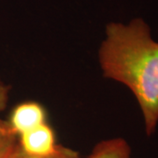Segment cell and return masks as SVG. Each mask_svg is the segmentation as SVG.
Instances as JSON below:
<instances>
[{
    "mask_svg": "<svg viewBox=\"0 0 158 158\" xmlns=\"http://www.w3.org/2000/svg\"><path fill=\"white\" fill-rule=\"evenodd\" d=\"M103 76L134 93L144 118L147 135L158 124V42L141 18L128 24L112 22L98 52Z\"/></svg>",
    "mask_w": 158,
    "mask_h": 158,
    "instance_id": "1",
    "label": "cell"
},
{
    "mask_svg": "<svg viewBox=\"0 0 158 158\" xmlns=\"http://www.w3.org/2000/svg\"><path fill=\"white\" fill-rule=\"evenodd\" d=\"M6 120L13 133L19 137L47 123L48 113L39 102L24 101L11 109Z\"/></svg>",
    "mask_w": 158,
    "mask_h": 158,
    "instance_id": "2",
    "label": "cell"
},
{
    "mask_svg": "<svg viewBox=\"0 0 158 158\" xmlns=\"http://www.w3.org/2000/svg\"><path fill=\"white\" fill-rule=\"evenodd\" d=\"M11 158H82L80 156L78 152L75 151L73 149L69 148L64 147L62 145L58 144L56 151L52 153L49 156H29L27 154L23 151L22 149L18 147L16 152L14 153L13 156Z\"/></svg>",
    "mask_w": 158,
    "mask_h": 158,
    "instance_id": "6",
    "label": "cell"
},
{
    "mask_svg": "<svg viewBox=\"0 0 158 158\" xmlns=\"http://www.w3.org/2000/svg\"><path fill=\"white\" fill-rule=\"evenodd\" d=\"M11 86L0 79V158H11L19 147L18 136L13 133L1 113L7 107L10 99Z\"/></svg>",
    "mask_w": 158,
    "mask_h": 158,
    "instance_id": "4",
    "label": "cell"
},
{
    "mask_svg": "<svg viewBox=\"0 0 158 158\" xmlns=\"http://www.w3.org/2000/svg\"><path fill=\"white\" fill-rule=\"evenodd\" d=\"M131 148L122 138L105 140L93 148L87 158H130Z\"/></svg>",
    "mask_w": 158,
    "mask_h": 158,
    "instance_id": "5",
    "label": "cell"
},
{
    "mask_svg": "<svg viewBox=\"0 0 158 158\" xmlns=\"http://www.w3.org/2000/svg\"><path fill=\"white\" fill-rule=\"evenodd\" d=\"M19 146L33 156H47L54 153L58 144L54 128L48 122L18 137Z\"/></svg>",
    "mask_w": 158,
    "mask_h": 158,
    "instance_id": "3",
    "label": "cell"
}]
</instances>
